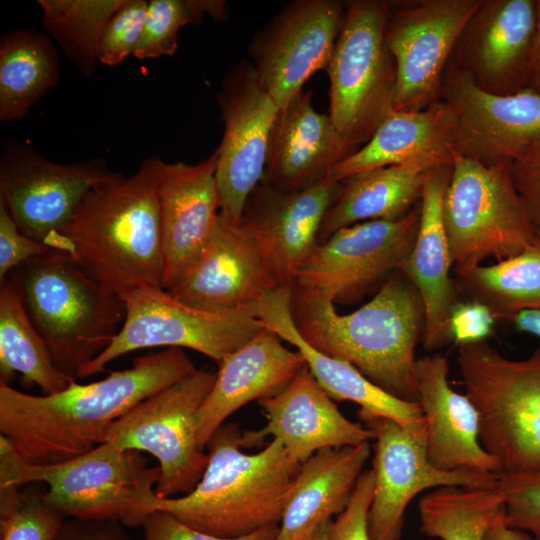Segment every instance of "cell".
Listing matches in <instances>:
<instances>
[{"label":"cell","mask_w":540,"mask_h":540,"mask_svg":"<svg viewBox=\"0 0 540 540\" xmlns=\"http://www.w3.org/2000/svg\"><path fill=\"white\" fill-rule=\"evenodd\" d=\"M215 378L216 373L198 369L138 403L108 431L105 442L158 460L160 498L191 492L204 474L208 454L198 444L197 415Z\"/></svg>","instance_id":"11"},{"label":"cell","mask_w":540,"mask_h":540,"mask_svg":"<svg viewBox=\"0 0 540 540\" xmlns=\"http://www.w3.org/2000/svg\"><path fill=\"white\" fill-rule=\"evenodd\" d=\"M162 163L158 156L149 157L130 177L92 188L69 222L43 243L119 295L139 287L163 288Z\"/></svg>","instance_id":"2"},{"label":"cell","mask_w":540,"mask_h":540,"mask_svg":"<svg viewBox=\"0 0 540 540\" xmlns=\"http://www.w3.org/2000/svg\"><path fill=\"white\" fill-rule=\"evenodd\" d=\"M258 403L267 424L260 431L242 434V447L271 435L294 461L302 464L322 449L357 446L374 439L371 430L350 421L338 410L307 366L284 389Z\"/></svg>","instance_id":"22"},{"label":"cell","mask_w":540,"mask_h":540,"mask_svg":"<svg viewBox=\"0 0 540 540\" xmlns=\"http://www.w3.org/2000/svg\"><path fill=\"white\" fill-rule=\"evenodd\" d=\"M149 1L125 0L108 21L99 45V62L116 66L133 55L141 38Z\"/></svg>","instance_id":"39"},{"label":"cell","mask_w":540,"mask_h":540,"mask_svg":"<svg viewBox=\"0 0 540 540\" xmlns=\"http://www.w3.org/2000/svg\"><path fill=\"white\" fill-rule=\"evenodd\" d=\"M370 453L365 442L325 448L303 462L274 540H307L342 512Z\"/></svg>","instance_id":"30"},{"label":"cell","mask_w":540,"mask_h":540,"mask_svg":"<svg viewBox=\"0 0 540 540\" xmlns=\"http://www.w3.org/2000/svg\"><path fill=\"white\" fill-rule=\"evenodd\" d=\"M197 370L181 348L169 347L54 394L31 395L0 382V434L26 462H62L105 443L113 424L134 406Z\"/></svg>","instance_id":"1"},{"label":"cell","mask_w":540,"mask_h":540,"mask_svg":"<svg viewBox=\"0 0 540 540\" xmlns=\"http://www.w3.org/2000/svg\"><path fill=\"white\" fill-rule=\"evenodd\" d=\"M228 13V3L222 0H151L133 56L140 60L172 56L183 27L198 25L205 16L226 20Z\"/></svg>","instance_id":"37"},{"label":"cell","mask_w":540,"mask_h":540,"mask_svg":"<svg viewBox=\"0 0 540 540\" xmlns=\"http://www.w3.org/2000/svg\"><path fill=\"white\" fill-rule=\"evenodd\" d=\"M536 231L540 232V229ZM512 321L519 331L540 338V311L522 312L515 316Z\"/></svg>","instance_id":"49"},{"label":"cell","mask_w":540,"mask_h":540,"mask_svg":"<svg viewBox=\"0 0 540 540\" xmlns=\"http://www.w3.org/2000/svg\"><path fill=\"white\" fill-rule=\"evenodd\" d=\"M145 540H274L279 525H269L236 538H223L195 530L166 512L150 513L142 524Z\"/></svg>","instance_id":"42"},{"label":"cell","mask_w":540,"mask_h":540,"mask_svg":"<svg viewBox=\"0 0 540 540\" xmlns=\"http://www.w3.org/2000/svg\"><path fill=\"white\" fill-rule=\"evenodd\" d=\"M526 87L540 93V35L536 34L530 55Z\"/></svg>","instance_id":"47"},{"label":"cell","mask_w":540,"mask_h":540,"mask_svg":"<svg viewBox=\"0 0 540 540\" xmlns=\"http://www.w3.org/2000/svg\"><path fill=\"white\" fill-rule=\"evenodd\" d=\"M389 8L383 0L348 2L326 69L329 116L353 153L394 111L396 64L385 39Z\"/></svg>","instance_id":"9"},{"label":"cell","mask_w":540,"mask_h":540,"mask_svg":"<svg viewBox=\"0 0 540 540\" xmlns=\"http://www.w3.org/2000/svg\"><path fill=\"white\" fill-rule=\"evenodd\" d=\"M330 521L318 527L317 530L307 540H328V526Z\"/></svg>","instance_id":"50"},{"label":"cell","mask_w":540,"mask_h":540,"mask_svg":"<svg viewBox=\"0 0 540 540\" xmlns=\"http://www.w3.org/2000/svg\"><path fill=\"white\" fill-rule=\"evenodd\" d=\"M456 117L445 100L419 110H394L371 139L336 164L329 177L341 182L374 169L404 163L428 169L452 165Z\"/></svg>","instance_id":"29"},{"label":"cell","mask_w":540,"mask_h":540,"mask_svg":"<svg viewBox=\"0 0 540 540\" xmlns=\"http://www.w3.org/2000/svg\"><path fill=\"white\" fill-rule=\"evenodd\" d=\"M62 520L41 496L24 495L14 508L1 514V540H56Z\"/></svg>","instance_id":"40"},{"label":"cell","mask_w":540,"mask_h":540,"mask_svg":"<svg viewBox=\"0 0 540 540\" xmlns=\"http://www.w3.org/2000/svg\"><path fill=\"white\" fill-rule=\"evenodd\" d=\"M430 170L420 164L404 163L341 181L338 194L323 219L319 245L344 227L370 220H395L407 214L421 197Z\"/></svg>","instance_id":"31"},{"label":"cell","mask_w":540,"mask_h":540,"mask_svg":"<svg viewBox=\"0 0 540 540\" xmlns=\"http://www.w3.org/2000/svg\"><path fill=\"white\" fill-rule=\"evenodd\" d=\"M449 365L439 353L417 359L418 403L426 425L429 461L443 471L471 469L502 473L498 460L479 440V415L465 394L448 381Z\"/></svg>","instance_id":"26"},{"label":"cell","mask_w":540,"mask_h":540,"mask_svg":"<svg viewBox=\"0 0 540 540\" xmlns=\"http://www.w3.org/2000/svg\"><path fill=\"white\" fill-rule=\"evenodd\" d=\"M159 478V466L149 467L141 452L108 442L62 462L35 464L0 435V493L43 482V502L63 517L142 525Z\"/></svg>","instance_id":"6"},{"label":"cell","mask_w":540,"mask_h":540,"mask_svg":"<svg viewBox=\"0 0 540 540\" xmlns=\"http://www.w3.org/2000/svg\"><path fill=\"white\" fill-rule=\"evenodd\" d=\"M282 287L255 233L242 219L219 214L197 260L167 292L190 306L228 311L251 308Z\"/></svg>","instance_id":"19"},{"label":"cell","mask_w":540,"mask_h":540,"mask_svg":"<svg viewBox=\"0 0 540 540\" xmlns=\"http://www.w3.org/2000/svg\"><path fill=\"white\" fill-rule=\"evenodd\" d=\"M456 275L469 301L485 305L495 319L540 311V232L517 255Z\"/></svg>","instance_id":"34"},{"label":"cell","mask_w":540,"mask_h":540,"mask_svg":"<svg viewBox=\"0 0 540 540\" xmlns=\"http://www.w3.org/2000/svg\"><path fill=\"white\" fill-rule=\"evenodd\" d=\"M125 0H37L41 24L65 57L85 76L98 68L105 27Z\"/></svg>","instance_id":"36"},{"label":"cell","mask_w":540,"mask_h":540,"mask_svg":"<svg viewBox=\"0 0 540 540\" xmlns=\"http://www.w3.org/2000/svg\"><path fill=\"white\" fill-rule=\"evenodd\" d=\"M492 312L483 304L458 302L450 316L452 341L458 346L484 341L495 322Z\"/></svg>","instance_id":"45"},{"label":"cell","mask_w":540,"mask_h":540,"mask_svg":"<svg viewBox=\"0 0 540 540\" xmlns=\"http://www.w3.org/2000/svg\"><path fill=\"white\" fill-rule=\"evenodd\" d=\"M441 95L456 117L454 150L465 157L485 165L512 163L540 137V93L528 87L493 93L452 62L444 72Z\"/></svg>","instance_id":"18"},{"label":"cell","mask_w":540,"mask_h":540,"mask_svg":"<svg viewBox=\"0 0 540 540\" xmlns=\"http://www.w3.org/2000/svg\"><path fill=\"white\" fill-rule=\"evenodd\" d=\"M48 249L44 243L23 234L0 202V281Z\"/></svg>","instance_id":"44"},{"label":"cell","mask_w":540,"mask_h":540,"mask_svg":"<svg viewBox=\"0 0 540 540\" xmlns=\"http://www.w3.org/2000/svg\"><path fill=\"white\" fill-rule=\"evenodd\" d=\"M443 219L456 274L488 258L500 261L517 255L536 237L516 190L511 163L485 165L455 150Z\"/></svg>","instance_id":"8"},{"label":"cell","mask_w":540,"mask_h":540,"mask_svg":"<svg viewBox=\"0 0 540 540\" xmlns=\"http://www.w3.org/2000/svg\"><path fill=\"white\" fill-rule=\"evenodd\" d=\"M374 474L372 469L359 476L351 497L335 521L328 526V540H371L368 513L373 499Z\"/></svg>","instance_id":"41"},{"label":"cell","mask_w":540,"mask_h":540,"mask_svg":"<svg viewBox=\"0 0 540 540\" xmlns=\"http://www.w3.org/2000/svg\"><path fill=\"white\" fill-rule=\"evenodd\" d=\"M421 531L440 540H484L505 516L497 486L489 489L443 486L419 501Z\"/></svg>","instance_id":"35"},{"label":"cell","mask_w":540,"mask_h":540,"mask_svg":"<svg viewBox=\"0 0 540 540\" xmlns=\"http://www.w3.org/2000/svg\"><path fill=\"white\" fill-rule=\"evenodd\" d=\"M457 362L482 447L502 472L540 469V348L513 360L484 340L460 345Z\"/></svg>","instance_id":"7"},{"label":"cell","mask_w":540,"mask_h":540,"mask_svg":"<svg viewBox=\"0 0 540 540\" xmlns=\"http://www.w3.org/2000/svg\"><path fill=\"white\" fill-rule=\"evenodd\" d=\"M511 172L516 190L535 229H540V137L512 161Z\"/></svg>","instance_id":"43"},{"label":"cell","mask_w":540,"mask_h":540,"mask_svg":"<svg viewBox=\"0 0 540 540\" xmlns=\"http://www.w3.org/2000/svg\"><path fill=\"white\" fill-rule=\"evenodd\" d=\"M64 540H124L116 531L103 527H85L78 529Z\"/></svg>","instance_id":"46"},{"label":"cell","mask_w":540,"mask_h":540,"mask_svg":"<svg viewBox=\"0 0 540 540\" xmlns=\"http://www.w3.org/2000/svg\"><path fill=\"white\" fill-rule=\"evenodd\" d=\"M374 434L373 499L368 513L371 540H400L404 513L422 491L443 486L489 489L500 474L459 469L443 471L428 459L426 435H416L386 417L358 410Z\"/></svg>","instance_id":"14"},{"label":"cell","mask_w":540,"mask_h":540,"mask_svg":"<svg viewBox=\"0 0 540 540\" xmlns=\"http://www.w3.org/2000/svg\"><path fill=\"white\" fill-rule=\"evenodd\" d=\"M497 488L505 505V523L540 540V469L502 472Z\"/></svg>","instance_id":"38"},{"label":"cell","mask_w":540,"mask_h":540,"mask_svg":"<svg viewBox=\"0 0 540 540\" xmlns=\"http://www.w3.org/2000/svg\"><path fill=\"white\" fill-rule=\"evenodd\" d=\"M340 182L329 176L299 191L259 183L248 196L242 219L255 233L282 287H292L297 270L319 245L323 219Z\"/></svg>","instance_id":"20"},{"label":"cell","mask_w":540,"mask_h":540,"mask_svg":"<svg viewBox=\"0 0 540 540\" xmlns=\"http://www.w3.org/2000/svg\"><path fill=\"white\" fill-rule=\"evenodd\" d=\"M535 12H536V30H537V34L540 35V0L535 1Z\"/></svg>","instance_id":"51"},{"label":"cell","mask_w":540,"mask_h":540,"mask_svg":"<svg viewBox=\"0 0 540 540\" xmlns=\"http://www.w3.org/2000/svg\"><path fill=\"white\" fill-rule=\"evenodd\" d=\"M345 9L338 0H294L253 36L252 64L280 109L316 71L327 69Z\"/></svg>","instance_id":"17"},{"label":"cell","mask_w":540,"mask_h":540,"mask_svg":"<svg viewBox=\"0 0 540 540\" xmlns=\"http://www.w3.org/2000/svg\"><path fill=\"white\" fill-rule=\"evenodd\" d=\"M236 423L221 425L206 447L208 464L189 493L153 497L149 508L166 512L183 524L218 537L236 538L279 525L301 463L273 439L263 450L241 451Z\"/></svg>","instance_id":"4"},{"label":"cell","mask_w":540,"mask_h":540,"mask_svg":"<svg viewBox=\"0 0 540 540\" xmlns=\"http://www.w3.org/2000/svg\"><path fill=\"white\" fill-rule=\"evenodd\" d=\"M253 311L265 327L302 354L311 374L333 400L354 402L362 411L391 419L413 434L426 435L418 402L387 393L350 363L320 352L302 338L291 314L290 287L268 291L253 305Z\"/></svg>","instance_id":"28"},{"label":"cell","mask_w":540,"mask_h":540,"mask_svg":"<svg viewBox=\"0 0 540 540\" xmlns=\"http://www.w3.org/2000/svg\"><path fill=\"white\" fill-rule=\"evenodd\" d=\"M216 102L224 126L216 149L220 214L241 222L246 200L263 177L270 134L280 108L246 60L230 68Z\"/></svg>","instance_id":"15"},{"label":"cell","mask_w":540,"mask_h":540,"mask_svg":"<svg viewBox=\"0 0 540 540\" xmlns=\"http://www.w3.org/2000/svg\"><path fill=\"white\" fill-rule=\"evenodd\" d=\"M0 284V382L9 384L19 374L26 387L37 385L44 395L63 391L76 380L54 364L26 312L15 271Z\"/></svg>","instance_id":"33"},{"label":"cell","mask_w":540,"mask_h":540,"mask_svg":"<svg viewBox=\"0 0 540 540\" xmlns=\"http://www.w3.org/2000/svg\"><path fill=\"white\" fill-rule=\"evenodd\" d=\"M353 152L327 114L312 105V92L302 90L274 121L261 183L281 191L309 188Z\"/></svg>","instance_id":"27"},{"label":"cell","mask_w":540,"mask_h":540,"mask_svg":"<svg viewBox=\"0 0 540 540\" xmlns=\"http://www.w3.org/2000/svg\"><path fill=\"white\" fill-rule=\"evenodd\" d=\"M121 176L102 159L57 163L27 143L6 139L0 154V202L23 234L43 243L69 222L92 188Z\"/></svg>","instance_id":"13"},{"label":"cell","mask_w":540,"mask_h":540,"mask_svg":"<svg viewBox=\"0 0 540 540\" xmlns=\"http://www.w3.org/2000/svg\"><path fill=\"white\" fill-rule=\"evenodd\" d=\"M14 271L26 312L54 364L71 379H80L124 324L121 296L51 248Z\"/></svg>","instance_id":"5"},{"label":"cell","mask_w":540,"mask_h":540,"mask_svg":"<svg viewBox=\"0 0 540 540\" xmlns=\"http://www.w3.org/2000/svg\"><path fill=\"white\" fill-rule=\"evenodd\" d=\"M452 165L431 169L421 195L420 221L413 248L400 267L417 290L424 309L421 342L436 351L452 341L450 316L458 303L443 219V203Z\"/></svg>","instance_id":"23"},{"label":"cell","mask_w":540,"mask_h":540,"mask_svg":"<svg viewBox=\"0 0 540 540\" xmlns=\"http://www.w3.org/2000/svg\"><path fill=\"white\" fill-rule=\"evenodd\" d=\"M420 210L395 220L344 227L318 245L300 266L291 288L350 304L400 269L418 232Z\"/></svg>","instance_id":"12"},{"label":"cell","mask_w":540,"mask_h":540,"mask_svg":"<svg viewBox=\"0 0 540 540\" xmlns=\"http://www.w3.org/2000/svg\"><path fill=\"white\" fill-rule=\"evenodd\" d=\"M217 159L215 150L195 164L162 163L159 206L166 291L197 260L219 217Z\"/></svg>","instance_id":"21"},{"label":"cell","mask_w":540,"mask_h":540,"mask_svg":"<svg viewBox=\"0 0 540 540\" xmlns=\"http://www.w3.org/2000/svg\"><path fill=\"white\" fill-rule=\"evenodd\" d=\"M483 0H425L389 14L387 47L396 64L394 110L438 100L447 61Z\"/></svg>","instance_id":"16"},{"label":"cell","mask_w":540,"mask_h":540,"mask_svg":"<svg viewBox=\"0 0 540 540\" xmlns=\"http://www.w3.org/2000/svg\"><path fill=\"white\" fill-rule=\"evenodd\" d=\"M126 317L110 345L83 371L87 378L129 352L153 347L189 348L218 365L265 326L253 307L212 311L190 306L163 288L139 287L120 295Z\"/></svg>","instance_id":"10"},{"label":"cell","mask_w":540,"mask_h":540,"mask_svg":"<svg viewBox=\"0 0 540 540\" xmlns=\"http://www.w3.org/2000/svg\"><path fill=\"white\" fill-rule=\"evenodd\" d=\"M214 384L197 415V440L204 450L212 434L245 404L284 389L306 366L298 350H290L264 327L219 365Z\"/></svg>","instance_id":"25"},{"label":"cell","mask_w":540,"mask_h":540,"mask_svg":"<svg viewBox=\"0 0 540 540\" xmlns=\"http://www.w3.org/2000/svg\"><path fill=\"white\" fill-rule=\"evenodd\" d=\"M484 540H531L526 533L511 528L505 523V516L489 530Z\"/></svg>","instance_id":"48"},{"label":"cell","mask_w":540,"mask_h":540,"mask_svg":"<svg viewBox=\"0 0 540 540\" xmlns=\"http://www.w3.org/2000/svg\"><path fill=\"white\" fill-rule=\"evenodd\" d=\"M61 69L53 40L41 31L17 28L0 40V120L25 117L60 81Z\"/></svg>","instance_id":"32"},{"label":"cell","mask_w":540,"mask_h":540,"mask_svg":"<svg viewBox=\"0 0 540 540\" xmlns=\"http://www.w3.org/2000/svg\"><path fill=\"white\" fill-rule=\"evenodd\" d=\"M291 314L302 338L353 365L387 393L418 402L415 357L424 330L420 296L400 271L374 297L348 314L320 295L291 288Z\"/></svg>","instance_id":"3"},{"label":"cell","mask_w":540,"mask_h":540,"mask_svg":"<svg viewBox=\"0 0 540 540\" xmlns=\"http://www.w3.org/2000/svg\"><path fill=\"white\" fill-rule=\"evenodd\" d=\"M533 0H483L460 39L467 69L485 90L515 93L526 87L535 37Z\"/></svg>","instance_id":"24"}]
</instances>
